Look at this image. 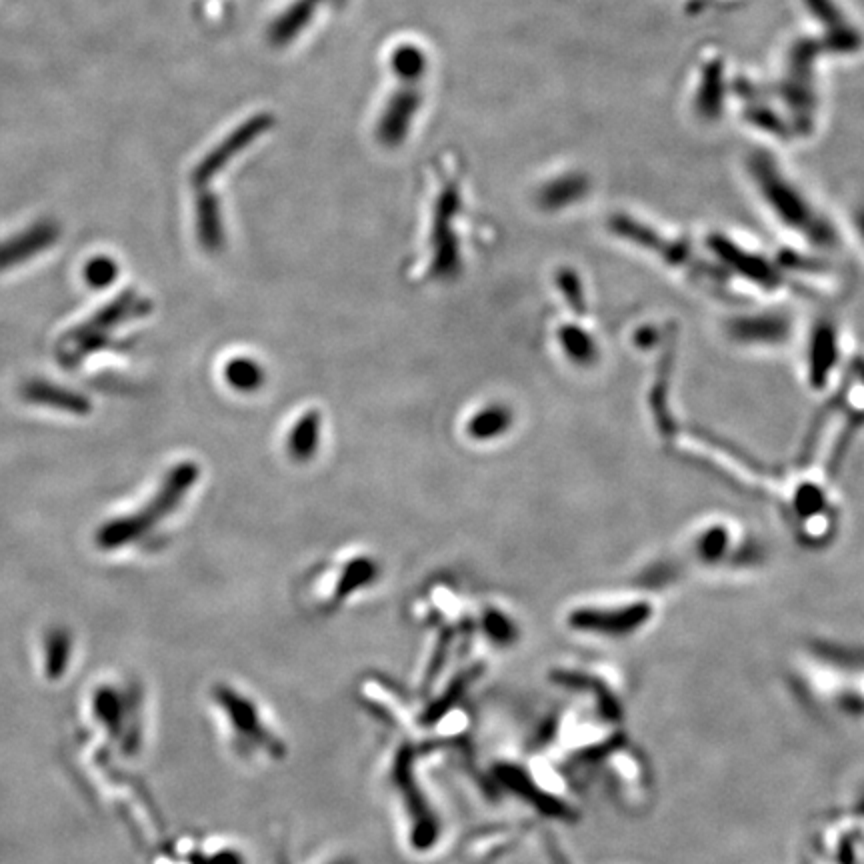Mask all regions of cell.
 I'll return each instance as SVG.
<instances>
[{"mask_svg": "<svg viewBox=\"0 0 864 864\" xmlns=\"http://www.w3.org/2000/svg\"><path fill=\"white\" fill-rule=\"evenodd\" d=\"M714 246H716L718 256L722 260H726L746 280H750L754 284H760L764 288H772V286L778 284L780 278H778L776 270L770 264H766L764 260H760L756 256H750V254H744L738 248H734V246H730L726 242H720V240Z\"/></svg>", "mask_w": 864, "mask_h": 864, "instance_id": "ba28073f", "label": "cell"}, {"mask_svg": "<svg viewBox=\"0 0 864 864\" xmlns=\"http://www.w3.org/2000/svg\"><path fill=\"white\" fill-rule=\"evenodd\" d=\"M224 380L232 390L252 394L264 386L266 372L258 360L250 356H234L224 366Z\"/></svg>", "mask_w": 864, "mask_h": 864, "instance_id": "30bf717a", "label": "cell"}, {"mask_svg": "<svg viewBox=\"0 0 864 864\" xmlns=\"http://www.w3.org/2000/svg\"><path fill=\"white\" fill-rule=\"evenodd\" d=\"M198 476H200V468L196 462L186 460L176 464L166 474L162 486L144 508H140L132 516L110 520L100 528L98 544L102 548L114 550L146 536L154 524L162 522L166 516L172 514V510L184 500L186 492L196 484Z\"/></svg>", "mask_w": 864, "mask_h": 864, "instance_id": "6da1fadb", "label": "cell"}, {"mask_svg": "<svg viewBox=\"0 0 864 864\" xmlns=\"http://www.w3.org/2000/svg\"><path fill=\"white\" fill-rule=\"evenodd\" d=\"M116 272H118V270H116V264H114L112 260H108V258H94V260L86 266V280H88L92 286L102 288V286L114 282Z\"/></svg>", "mask_w": 864, "mask_h": 864, "instance_id": "2e32d148", "label": "cell"}, {"mask_svg": "<svg viewBox=\"0 0 864 864\" xmlns=\"http://www.w3.org/2000/svg\"><path fill=\"white\" fill-rule=\"evenodd\" d=\"M726 334L740 346L776 348L790 340L792 320L788 314L774 310L738 314L726 322Z\"/></svg>", "mask_w": 864, "mask_h": 864, "instance_id": "3957f363", "label": "cell"}, {"mask_svg": "<svg viewBox=\"0 0 864 864\" xmlns=\"http://www.w3.org/2000/svg\"><path fill=\"white\" fill-rule=\"evenodd\" d=\"M556 284H558V290H560L562 298L566 300L568 308L574 314L584 316L586 314V296H584V288H582L578 274H574L572 270H560L556 276Z\"/></svg>", "mask_w": 864, "mask_h": 864, "instance_id": "5bb4252c", "label": "cell"}, {"mask_svg": "<svg viewBox=\"0 0 864 864\" xmlns=\"http://www.w3.org/2000/svg\"><path fill=\"white\" fill-rule=\"evenodd\" d=\"M652 614L654 610L648 600H632L612 606H580L568 614V626L592 636L624 638L644 628Z\"/></svg>", "mask_w": 864, "mask_h": 864, "instance_id": "7a4b0ae2", "label": "cell"}, {"mask_svg": "<svg viewBox=\"0 0 864 864\" xmlns=\"http://www.w3.org/2000/svg\"><path fill=\"white\" fill-rule=\"evenodd\" d=\"M556 338L562 354L570 364L588 368L598 362L600 346L596 338L580 324H562L556 332Z\"/></svg>", "mask_w": 864, "mask_h": 864, "instance_id": "5b68a950", "label": "cell"}, {"mask_svg": "<svg viewBox=\"0 0 864 864\" xmlns=\"http://www.w3.org/2000/svg\"><path fill=\"white\" fill-rule=\"evenodd\" d=\"M512 424L514 412L502 402H492L472 414V418L466 422V432L472 440L488 442L504 436Z\"/></svg>", "mask_w": 864, "mask_h": 864, "instance_id": "52a82bcc", "label": "cell"}, {"mask_svg": "<svg viewBox=\"0 0 864 864\" xmlns=\"http://www.w3.org/2000/svg\"><path fill=\"white\" fill-rule=\"evenodd\" d=\"M840 354L836 324L828 318L814 322L806 348V372L812 388H824Z\"/></svg>", "mask_w": 864, "mask_h": 864, "instance_id": "277c9868", "label": "cell"}, {"mask_svg": "<svg viewBox=\"0 0 864 864\" xmlns=\"http://www.w3.org/2000/svg\"><path fill=\"white\" fill-rule=\"evenodd\" d=\"M482 628L486 632V636L498 644V646H508L516 640L518 636V628L514 624V620H510L502 610L498 608H486L484 616H482Z\"/></svg>", "mask_w": 864, "mask_h": 864, "instance_id": "7c38bea8", "label": "cell"}, {"mask_svg": "<svg viewBox=\"0 0 864 864\" xmlns=\"http://www.w3.org/2000/svg\"><path fill=\"white\" fill-rule=\"evenodd\" d=\"M694 556L702 564H720L730 556L732 536L724 524H712L698 532L694 538Z\"/></svg>", "mask_w": 864, "mask_h": 864, "instance_id": "8fae6325", "label": "cell"}, {"mask_svg": "<svg viewBox=\"0 0 864 864\" xmlns=\"http://www.w3.org/2000/svg\"><path fill=\"white\" fill-rule=\"evenodd\" d=\"M380 574V566L370 556H358L352 558L340 572V578L334 586V602H342L344 598L352 596L356 590L370 586Z\"/></svg>", "mask_w": 864, "mask_h": 864, "instance_id": "9c48e42d", "label": "cell"}, {"mask_svg": "<svg viewBox=\"0 0 864 864\" xmlns=\"http://www.w3.org/2000/svg\"><path fill=\"white\" fill-rule=\"evenodd\" d=\"M322 438V414L318 410H306L292 426L286 438V450L292 460L308 462L318 452Z\"/></svg>", "mask_w": 864, "mask_h": 864, "instance_id": "8992f818", "label": "cell"}, {"mask_svg": "<svg viewBox=\"0 0 864 864\" xmlns=\"http://www.w3.org/2000/svg\"><path fill=\"white\" fill-rule=\"evenodd\" d=\"M676 574H678V570H676L674 564H670V562H654V564H650V566L642 572V576L638 578V584H642V586H650V588H654V586L658 588V586H662V584H670V582H674Z\"/></svg>", "mask_w": 864, "mask_h": 864, "instance_id": "9a60e30c", "label": "cell"}, {"mask_svg": "<svg viewBox=\"0 0 864 864\" xmlns=\"http://www.w3.org/2000/svg\"><path fill=\"white\" fill-rule=\"evenodd\" d=\"M826 508V494L818 484L804 482L794 492V512L800 518L818 516Z\"/></svg>", "mask_w": 864, "mask_h": 864, "instance_id": "4fadbf2b", "label": "cell"}]
</instances>
